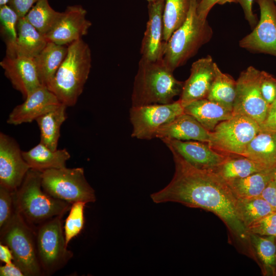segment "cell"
Wrapping results in <instances>:
<instances>
[{
  "mask_svg": "<svg viewBox=\"0 0 276 276\" xmlns=\"http://www.w3.org/2000/svg\"><path fill=\"white\" fill-rule=\"evenodd\" d=\"M237 82L230 75L223 73L217 66L215 79L206 99L233 111Z\"/></svg>",
  "mask_w": 276,
  "mask_h": 276,
  "instance_id": "28",
  "label": "cell"
},
{
  "mask_svg": "<svg viewBox=\"0 0 276 276\" xmlns=\"http://www.w3.org/2000/svg\"><path fill=\"white\" fill-rule=\"evenodd\" d=\"M262 71L249 66L241 72L236 80V93L233 114L246 116L261 125L264 121L269 105L264 99L260 85Z\"/></svg>",
  "mask_w": 276,
  "mask_h": 276,
  "instance_id": "10",
  "label": "cell"
},
{
  "mask_svg": "<svg viewBox=\"0 0 276 276\" xmlns=\"http://www.w3.org/2000/svg\"><path fill=\"white\" fill-rule=\"evenodd\" d=\"M255 0H235V3H239L243 11L245 19L248 22L251 28H254L258 20L256 15L252 10V5Z\"/></svg>",
  "mask_w": 276,
  "mask_h": 276,
  "instance_id": "41",
  "label": "cell"
},
{
  "mask_svg": "<svg viewBox=\"0 0 276 276\" xmlns=\"http://www.w3.org/2000/svg\"><path fill=\"white\" fill-rule=\"evenodd\" d=\"M39 0H10L8 5L12 8L19 18L24 17Z\"/></svg>",
  "mask_w": 276,
  "mask_h": 276,
  "instance_id": "40",
  "label": "cell"
},
{
  "mask_svg": "<svg viewBox=\"0 0 276 276\" xmlns=\"http://www.w3.org/2000/svg\"><path fill=\"white\" fill-rule=\"evenodd\" d=\"M62 217H54L36 228L37 253L43 274H53L73 257V252L66 245Z\"/></svg>",
  "mask_w": 276,
  "mask_h": 276,
  "instance_id": "8",
  "label": "cell"
},
{
  "mask_svg": "<svg viewBox=\"0 0 276 276\" xmlns=\"http://www.w3.org/2000/svg\"><path fill=\"white\" fill-rule=\"evenodd\" d=\"M163 59L151 61L141 58L134 79L131 106L168 104L180 95L183 82L177 80Z\"/></svg>",
  "mask_w": 276,
  "mask_h": 276,
  "instance_id": "2",
  "label": "cell"
},
{
  "mask_svg": "<svg viewBox=\"0 0 276 276\" xmlns=\"http://www.w3.org/2000/svg\"><path fill=\"white\" fill-rule=\"evenodd\" d=\"M191 0H165L163 12L164 40L167 42L173 33L185 22Z\"/></svg>",
  "mask_w": 276,
  "mask_h": 276,
  "instance_id": "30",
  "label": "cell"
},
{
  "mask_svg": "<svg viewBox=\"0 0 276 276\" xmlns=\"http://www.w3.org/2000/svg\"><path fill=\"white\" fill-rule=\"evenodd\" d=\"M261 196L276 211V182L273 179L264 189Z\"/></svg>",
  "mask_w": 276,
  "mask_h": 276,
  "instance_id": "42",
  "label": "cell"
},
{
  "mask_svg": "<svg viewBox=\"0 0 276 276\" xmlns=\"http://www.w3.org/2000/svg\"><path fill=\"white\" fill-rule=\"evenodd\" d=\"M91 67L90 49L79 39L68 45L66 55L47 87L60 103L73 106L83 90Z\"/></svg>",
  "mask_w": 276,
  "mask_h": 276,
  "instance_id": "4",
  "label": "cell"
},
{
  "mask_svg": "<svg viewBox=\"0 0 276 276\" xmlns=\"http://www.w3.org/2000/svg\"><path fill=\"white\" fill-rule=\"evenodd\" d=\"M0 275L25 276V274L21 269L12 262L0 267Z\"/></svg>",
  "mask_w": 276,
  "mask_h": 276,
  "instance_id": "44",
  "label": "cell"
},
{
  "mask_svg": "<svg viewBox=\"0 0 276 276\" xmlns=\"http://www.w3.org/2000/svg\"><path fill=\"white\" fill-rule=\"evenodd\" d=\"M210 135V131L193 117L184 112L162 126L157 131L156 138L193 140L208 143Z\"/></svg>",
  "mask_w": 276,
  "mask_h": 276,
  "instance_id": "20",
  "label": "cell"
},
{
  "mask_svg": "<svg viewBox=\"0 0 276 276\" xmlns=\"http://www.w3.org/2000/svg\"><path fill=\"white\" fill-rule=\"evenodd\" d=\"M235 3V0H199L197 6V13L202 19H206L211 9L216 5Z\"/></svg>",
  "mask_w": 276,
  "mask_h": 276,
  "instance_id": "39",
  "label": "cell"
},
{
  "mask_svg": "<svg viewBox=\"0 0 276 276\" xmlns=\"http://www.w3.org/2000/svg\"><path fill=\"white\" fill-rule=\"evenodd\" d=\"M60 103L56 95L42 85L32 91L22 103L13 108L7 122L13 125L31 123Z\"/></svg>",
  "mask_w": 276,
  "mask_h": 276,
  "instance_id": "18",
  "label": "cell"
},
{
  "mask_svg": "<svg viewBox=\"0 0 276 276\" xmlns=\"http://www.w3.org/2000/svg\"><path fill=\"white\" fill-rule=\"evenodd\" d=\"M249 239L261 263L263 273L275 275L276 272V241L275 236L249 234Z\"/></svg>",
  "mask_w": 276,
  "mask_h": 276,
  "instance_id": "32",
  "label": "cell"
},
{
  "mask_svg": "<svg viewBox=\"0 0 276 276\" xmlns=\"http://www.w3.org/2000/svg\"><path fill=\"white\" fill-rule=\"evenodd\" d=\"M10 0H0V6L7 5Z\"/></svg>",
  "mask_w": 276,
  "mask_h": 276,
  "instance_id": "46",
  "label": "cell"
},
{
  "mask_svg": "<svg viewBox=\"0 0 276 276\" xmlns=\"http://www.w3.org/2000/svg\"><path fill=\"white\" fill-rule=\"evenodd\" d=\"M183 108L185 113L193 117L210 132L219 123L233 116V111L206 98L193 101Z\"/></svg>",
  "mask_w": 276,
  "mask_h": 276,
  "instance_id": "22",
  "label": "cell"
},
{
  "mask_svg": "<svg viewBox=\"0 0 276 276\" xmlns=\"http://www.w3.org/2000/svg\"><path fill=\"white\" fill-rule=\"evenodd\" d=\"M275 275L276 276V272H275Z\"/></svg>",
  "mask_w": 276,
  "mask_h": 276,
  "instance_id": "51",
  "label": "cell"
},
{
  "mask_svg": "<svg viewBox=\"0 0 276 276\" xmlns=\"http://www.w3.org/2000/svg\"><path fill=\"white\" fill-rule=\"evenodd\" d=\"M238 199V213L246 228L255 222L276 212L261 196Z\"/></svg>",
  "mask_w": 276,
  "mask_h": 276,
  "instance_id": "33",
  "label": "cell"
},
{
  "mask_svg": "<svg viewBox=\"0 0 276 276\" xmlns=\"http://www.w3.org/2000/svg\"><path fill=\"white\" fill-rule=\"evenodd\" d=\"M62 12L53 9L48 0L38 1L24 16L40 33L47 34L56 25Z\"/></svg>",
  "mask_w": 276,
  "mask_h": 276,
  "instance_id": "31",
  "label": "cell"
},
{
  "mask_svg": "<svg viewBox=\"0 0 276 276\" xmlns=\"http://www.w3.org/2000/svg\"><path fill=\"white\" fill-rule=\"evenodd\" d=\"M183 113L184 108L179 100L168 104L131 106L129 110L131 136L141 140L156 138L162 126Z\"/></svg>",
  "mask_w": 276,
  "mask_h": 276,
  "instance_id": "11",
  "label": "cell"
},
{
  "mask_svg": "<svg viewBox=\"0 0 276 276\" xmlns=\"http://www.w3.org/2000/svg\"><path fill=\"white\" fill-rule=\"evenodd\" d=\"M19 16L8 5L0 6L1 32L5 38L6 49L12 47L17 37V24Z\"/></svg>",
  "mask_w": 276,
  "mask_h": 276,
  "instance_id": "34",
  "label": "cell"
},
{
  "mask_svg": "<svg viewBox=\"0 0 276 276\" xmlns=\"http://www.w3.org/2000/svg\"><path fill=\"white\" fill-rule=\"evenodd\" d=\"M41 174V171L30 169L21 185L14 192L15 211L32 228L54 217L63 216L72 206L43 190Z\"/></svg>",
  "mask_w": 276,
  "mask_h": 276,
  "instance_id": "3",
  "label": "cell"
},
{
  "mask_svg": "<svg viewBox=\"0 0 276 276\" xmlns=\"http://www.w3.org/2000/svg\"><path fill=\"white\" fill-rule=\"evenodd\" d=\"M274 168L267 169L247 177L226 180L236 197L239 199L260 196L273 180Z\"/></svg>",
  "mask_w": 276,
  "mask_h": 276,
  "instance_id": "27",
  "label": "cell"
},
{
  "mask_svg": "<svg viewBox=\"0 0 276 276\" xmlns=\"http://www.w3.org/2000/svg\"><path fill=\"white\" fill-rule=\"evenodd\" d=\"M275 241H276V235H275Z\"/></svg>",
  "mask_w": 276,
  "mask_h": 276,
  "instance_id": "50",
  "label": "cell"
},
{
  "mask_svg": "<svg viewBox=\"0 0 276 276\" xmlns=\"http://www.w3.org/2000/svg\"><path fill=\"white\" fill-rule=\"evenodd\" d=\"M273 179L276 182V167H274V169H273Z\"/></svg>",
  "mask_w": 276,
  "mask_h": 276,
  "instance_id": "48",
  "label": "cell"
},
{
  "mask_svg": "<svg viewBox=\"0 0 276 276\" xmlns=\"http://www.w3.org/2000/svg\"><path fill=\"white\" fill-rule=\"evenodd\" d=\"M14 192L0 185V230L9 222L14 212Z\"/></svg>",
  "mask_w": 276,
  "mask_h": 276,
  "instance_id": "36",
  "label": "cell"
},
{
  "mask_svg": "<svg viewBox=\"0 0 276 276\" xmlns=\"http://www.w3.org/2000/svg\"><path fill=\"white\" fill-rule=\"evenodd\" d=\"M199 0H198V1H199Z\"/></svg>",
  "mask_w": 276,
  "mask_h": 276,
  "instance_id": "53",
  "label": "cell"
},
{
  "mask_svg": "<svg viewBox=\"0 0 276 276\" xmlns=\"http://www.w3.org/2000/svg\"><path fill=\"white\" fill-rule=\"evenodd\" d=\"M67 47L68 45L48 41L43 49L34 58L42 85L47 87L52 81L66 55Z\"/></svg>",
  "mask_w": 276,
  "mask_h": 276,
  "instance_id": "24",
  "label": "cell"
},
{
  "mask_svg": "<svg viewBox=\"0 0 276 276\" xmlns=\"http://www.w3.org/2000/svg\"><path fill=\"white\" fill-rule=\"evenodd\" d=\"M41 186L50 195L71 204L96 200L95 191L87 182L82 168L44 170L42 172Z\"/></svg>",
  "mask_w": 276,
  "mask_h": 276,
  "instance_id": "7",
  "label": "cell"
},
{
  "mask_svg": "<svg viewBox=\"0 0 276 276\" xmlns=\"http://www.w3.org/2000/svg\"><path fill=\"white\" fill-rule=\"evenodd\" d=\"M44 35L35 29L25 17L19 18L17 37L15 44L6 49V54L35 57L48 43Z\"/></svg>",
  "mask_w": 276,
  "mask_h": 276,
  "instance_id": "21",
  "label": "cell"
},
{
  "mask_svg": "<svg viewBox=\"0 0 276 276\" xmlns=\"http://www.w3.org/2000/svg\"><path fill=\"white\" fill-rule=\"evenodd\" d=\"M0 65L13 87L21 94L24 99L42 85L39 80L34 58L6 55Z\"/></svg>",
  "mask_w": 276,
  "mask_h": 276,
  "instance_id": "17",
  "label": "cell"
},
{
  "mask_svg": "<svg viewBox=\"0 0 276 276\" xmlns=\"http://www.w3.org/2000/svg\"><path fill=\"white\" fill-rule=\"evenodd\" d=\"M168 148H172L193 166L200 169H216L229 156L219 153L207 143L162 139Z\"/></svg>",
  "mask_w": 276,
  "mask_h": 276,
  "instance_id": "19",
  "label": "cell"
},
{
  "mask_svg": "<svg viewBox=\"0 0 276 276\" xmlns=\"http://www.w3.org/2000/svg\"><path fill=\"white\" fill-rule=\"evenodd\" d=\"M30 169L17 142L1 132L0 185L12 191H16Z\"/></svg>",
  "mask_w": 276,
  "mask_h": 276,
  "instance_id": "13",
  "label": "cell"
},
{
  "mask_svg": "<svg viewBox=\"0 0 276 276\" xmlns=\"http://www.w3.org/2000/svg\"><path fill=\"white\" fill-rule=\"evenodd\" d=\"M169 150L175 164L174 174L166 187L151 195L153 201L178 202L211 212L223 221L237 239L249 240L238 213V199L226 180L216 169L195 167L174 149Z\"/></svg>",
  "mask_w": 276,
  "mask_h": 276,
  "instance_id": "1",
  "label": "cell"
},
{
  "mask_svg": "<svg viewBox=\"0 0 276 276\" xmlns=\"http://www.w3.org/2000/svg\"><path fill=\"white\" fill-rule=\"evenodd\" d=\"M1 241L10 249L14 263L25 276L43 274L37 256L35 231L15 210L8 224L1 231Z\"/></svg>",
  "mask_w": 276,
  "mask_h": 276,
  "instance_id": "6",
  "label": "cell"
},
{
  "mask_svg": "<svg viewBox=\"0 0 276 276\" xmlns=\"http://www.w3.org/2000/svg\"><path fill=\"white\" fill-rule=\"evenodd\" d=\"M165 0L149 3L148 20L143 38L141 58L156 61L163 59L166 42L164 40L163 12Z\"/></svg>",
  "mask_w": 276,
  "mask_h": 276,
  "instance_id": "16",
  "label": "cell"
},
{
  "mask_svg": "<svg viewBox=\"0 0 276 276\" xmlns=\"http://www.w3.org/2000/svg\"><path fill=\"white\" fill-rule=\"evenodd\" d=\"M198 0H191L186 20L166 42L163 60L173 72L195 56L211 39L213 31L207 19L197 13Z\"/></svg>",
  "mask_w": 276,
  "mask_h": 276,
  "instance_id": "5",
  "label": "cell"
},
{
  "mask_svg": "<svg viewBox=\"0 0 276 276\" xmlns=\"http://www.w3.org/2000/svg\"><path fill=\"white\" fill-rule=\"evenodd\" d=\"M146 1H147L148 2V3H151V2H153L156 1H157V0H146Z\"/></svg>",
  "mask_w": 276,
  "mask_h": 276,
  "instance_id": "49",
  "label": "cell"
},
{
  "mask_svg": "<svg viewBox=\"0 0 276 276\" xmlns=\"http://www.w3.org/2000/svg\"><path fill=\"white\" fill-rule=\"evenodd\" d=\"M0 260L5 264L12 263L13 257L9 247L3 243L0 244Z\"/></svg>",
  "mask_w": 276,
  "mask_h": 276,
  "instance_id": "45",
  "label": "cell"
},
{
  "mask_svg": "<svg viewBox=\"0 0 276 276\" xmlns=\"http://www.w3.org/2000/svg\"><path fill=\"white\" fill-rule=\"evenodd\" d=\"M66 107L61 103L35 120L40 130V142L53 150L57 149L60 128L67 118Z\"/></svg>",
  "mask_w": 276,
  "mask_h": 276,
  "instance_id": "26",
  "label": "cell"
},
{
  "mask_svg": "<svg viewBox=\"0 0 276 276\" xmlns=\"http://www.w3.org/2000/svg\"><path fill=\"white\" fill-rule=\"evenodd\" d=\"M260 17L256 27L239 41V46L250 52L276 57V5L274 0H256Z\"/></svg>",
  "mask_w": 276,
  "mask_h": 276,
  "instance_id": "12",
  "label": "cell"
},
{
  "mask_svg": "<svg viewBox=\"0 0 276 276\" xmlns=\"http://www.w3.org/2000/svg\"><path fill=\"white\" fill-rule=\"evenodd\" d=\"M22 154L31 169L41 172L65 168L71 157L66 149L53 150L40 142L28 151H22Z\"/></svg>",
  "mask_w": 276,
  "mask_h": 276,
  "instance_id": "23",
  "label": "cell"
},
{
  "mask_svg": "<svg viewBox=\"0 0 276 276\" xmlns=\"http://www.w3.org/2000/svg\"><path fill=\"white\" fill-rule=\"evenodd\" d=\"M86 13L81 5L67 7L55 27L45 35L48 41L68 45L82 38L92 25L86 19Z\"/></svg>",
  "mask_w": 276,
  "mask_h": 276,
  "instance_id": "14",
  "label": "cell"
},
{
  "mask_svg": "<svg viewBox=\"0 0 276 276\" xmlns=\"http://www.w3.org/2000/svg\"><path fill=\"white\" fill-rule=\"evenodd\" d=\"M249 234L260 236H275L276 235V212L255 222L247 228Z\"/></svg>",
  "mask_w": 276,
  "mask_h": 276,
  "instance_id": "37",
  "label": "cell"
},
{
  "mask_svg": "<svg viewBox=\"0 0 276 276\" xmlns=\"http://www.w3.org/2000/svg\"><path fill=\"white\" fill-rule=\"evenodd\" d=\"M276 108V98L274 102L272 103L271 105L269 106V108Z\"/></svg>",
  "mask_w": 276,
  "mask_h": 276,
  "instance_id": "47",
  "label": "cell"
},
{
  "mask_svg": "<svg viewBox=\"0 0 276 276\" xmlns=\"http://www.w3.org/2000/svg\"><path fill=\"white\" fill-rule=\"evenodd\" d=\"M260 88L264 99L270 106L276 98V78L267 72L262 71Z\"/></svg>",
  "mask_w": 276,
  "mask_h": 276,
  "instance_id": "38",
  "label": "cell"
},
{
  "mask_svg": "<svg viewBox=\"0 0 276 276\" xmlns=\"http://www.w3.org/2000/svg\"><path fill=\"white\" fill-rule=\"evenodd\" d=\"M85 204L83 202H77L72 204L64 226V233L67 246L70 241L77 236L83 227L84 209Z\"/></svg>",
  "mask_w": 276,
  "mask_h": 276,
  "instance_id": "35",
  "label": "cell"
},
{
  "mask_svg": "<svg viewBox=\"0 0 276 276\" xmlns=\"http://www.w3.org/2000/svg\"><path fill=\"white\" fill-rule=\"evenodd\" d=\"M217 66L210 55L193 63L190 76L183 83L179 99L183 107L193 101L206 98L215 79Z\"/></svg>",
  "mask_w": 276,
  "mask_h": 276,
  "instance_id": "15",
  "label": "cell"
},
{
  "mask_svg": "<svg viewBox=\"0 0 276 276\" xmlns=\"http://www.w3.org/2000/svg\"><path fill=\"white\" fill-rule=\"evenodd\" d=\"M260 125L241 114H233L219 123L210 132L208 143L215 151L229 156H242L251 140L261 130Z\"/></svg>",
  "mask_w": 276,
  "mask_h": 276,
  "instance_id": "9",
  "label": "cell"
},
{
  "mask_svg": "<svg viewBox=\"0 0 276 276\" xmlns=\"http://www.w3.org/2000/svg\"><path fill=\"white\" fill-rule=\"evenodd\" d=\"M260 126L261 129L276 133V108L269 109L267 115Z\"/></svg>",
  "mask_w": 276,
  "mask_h": 276,
  "instance_id": "43",
  "label": "cell"
},
{
  "mask_svg": "<svg viewBox=\"0 0 276 276\" xmlns=\"http://www.w3.org/2000/svg\"><path fill=\"white\" fill-rule=\"evenodd\" d=\"M242 156L268 168L276 167V133L261 129L248 145Z\"/></svg>",
  "mask_w": 276,
  "mask_h": 276,
  "instance_id": "25",
  "label": "cell"
},
{
  "mask_svg": "<svg viewBox=\"0 0 276 276\" xmlns=\"http://www.w3.org/2000/svg\"><path fill=\"white\" fill-rule=\"evenodd\" d=\"M267 169L269 168L249 158L229 156L216 170L224 179L228 180L244 178Z\"/></svg>",
  "mask_w": 276,
  "mask_h": 276,
  "instance_id": "29",
  "label": "cell"
},
{
  "mask_svg": "<svg viewBox=\"0 0 276 276\" xmlns=\"http://www.w3.org/2000/svg\"><path fill=\"white\" fill-rule=\"evenodd\" d=\"M274 1H275L276 2V0H274Z\"/></svg>",
  "mask_w": 276,
  "mask_h": 276,
  "instance_id": "52",
  "label": "cell"
}]
</instances>
